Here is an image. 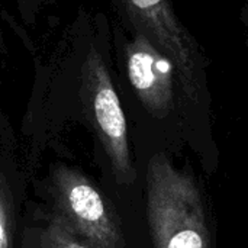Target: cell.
Segmentation results:
<instances>
[{
  "instance_id": "6da1fadb",
  "label": "cell",
  "mask_w": 248,
  "mask_h": 248,
  "mask_svg": "<svg viewBox=\"0 0 248 248\" xmlns=\"http://www.w3.org/2000/svg\"><path fill=\"white\" fill-rule=\"evenodd\" d=\"M48 67L68 81L94 129L119 185L135 180L128 122L116 86L112 20L103 12L80 7L55 48Z\"/></svg>"
},
{
  "instance_id": "7a4b0ae2",
  "label": "cell",
  "mask_w": 248,
  "mask_h": 248,
  "mask_svg": "<svg viewBox=\"0 0 248 248\" xmlns=\"http://www.w3.org/2000/svg\"><path fill=\"white\" fill-rule=\"evenodd\" d=\"M115 20L126 31L142 33L176 67L187 116L189 131L209 128L211 93L208 57L201 42L183 25L173 0H108Z\"/></svg>"
},
{
  "instance_id": "3957f363",
  "label": "cell",
  "mask_w": 248,
  "mask_h": 248,
  "mask_svg": "<svg viewBox=\"0 0 248 248\" xmlns=\"http://www.w3.org/2000/svg\"><path fill=\"white\" fill-rule=\"evenodd\" d=\"M113 65L124 94L150 124L167 131L187 129L182 83L174 64L142 33L112 20Z\"/></svg>"
},
{
  "instance_id": "277c9868",
  "label": "cell",
  "mask_w": 248,
  "mask_h": 248,
  "mask_svg": "<svg viewBox=\"0 0 248 248\" xmlns=\"http://www.w3.org/2000/svg\"><path fill=\"white\" fill-rule=\"evenodd\" d=\"M147 214L155 248H212L198 185L161 153L148 163Z\"/></svg>"
},
{
  "instance_id": "5b68a950",
  "label": "cell",
  "mask_w": 248,
  "mask_h": 248,
  "mask_svg": "<svg viewBox=\"0 0 248 248\" xmlns=\"http://www.w3.org/2000/svg\"><path fill=\"white\" fill-rule=\"evenodd\" d=\"M58 215L90 248H126L119 219L100 190L80 171L60 166L52 174Z\"/></svg>"
},
{
  "instance_id": "8992f818",
  "label": "cell",
  "mask_w": 248,
  "mask_h": 248,
  "mask_svg": "<svg viewBox=\"0 0 248 248\" xmlns=\"http://www.w3.org/2000/svg\"><path fill=\"white\" fill-rule=\"evenodd\" d=\"M46 244L49 248H90L71 231L58 214L46 231Z\"/></svg>"
},
{
  "instance_id": "52a82bcc",
  "label": "cell",
  "mask_w": 248,
  "mask_h": 248,
  "mask_svg": "<svg viewBox=\"0 0 248 248\" xmlns=\"http://www.w3.org/2000/svg\"><path fill=\"white\" fill-rule=\"evenodd\" d=\"M0 248H10V192L0 174Z\"/></svg>"
},
{
  "instance_id": "ba28073f",
  "label": "cell",
  "mask_w": 248,
  "mask_h": 248,
  "mask_svg": "<svg viewBox=\"0 0 248 248\" xmlns=\"http://www.w3.org/2000/svg\"><path fill=\"white\" fill-rule=\"evenodd\" d=\"M54 1L55 0H16V4L25 23L33 25L36 22L38 15L42 12V9Z\"/></svg>"
},
{
  "instance_id": "9c48e42d",
  "label": "cell",
  "mask_w": 248,
  "mask_h": 248,
  "mask_svg": "<svg viewBox=\"0 0 248 248\" xmlns=\"http://www.w3.org/2000/svg\"><path fill=\"white\" fill-rule=\"evenodd\" d=\"M238 19H240V22H241V26H243L244 44H246V48L248 49V0H244L243 6H241V9H240Z\"/></svg>"
},
{
  "instance_id": "30bf717a",
  "label": "cell",
  "mask_w": 248,
  "mask_h": 248,
  "mask_svg": "<svg viewBox=\"0 0 248 248\" xmlns=\"http://www.w3.org/2000/svg\"><path fill=\"white\" fill-rule=\"evenodd\" d=\"M6 57V46H4V38H3V32L0 29V62L3 61V58Z\"/></svg>"
}]
</instances>
